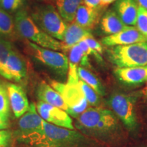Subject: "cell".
<instances>
[{
    "label": "cell",
    "mask_w": 147,
    "mask_h": 147,
    "mask_svg": "<svg viewBox=\"0 0 147 147\" xmlns=\"http://www.w3.org/2000/svg\"><path fill=\"white\" fill-rule=\"evenodd\" d=\"M119 127V120L110 110L106 109L91 135L97 137H107L115 134Z\"/></svg>",
    "instance_id": "ac0fdd59"
},
{
    "label": "cell",
    "mask_w": 147,
    "mask_h": 147,
    "mask_svg": "<svg viewBox=\"0 0 147 147\" xmlns=\"http://www.w3.org/2000/svg\"><path fill=\"white\" fill-rule=\"evenodd\" d=\"M84 41L87 42V44L89 45V47L91 48L92 50H93L95 52L99 53V54L102 55L103 53V47L102 45H101L98 41L93 38V36L87 37L84 40Z\"/></svg>",
    "instance_id": "f546056e"
},
{
    "label": "cell",
    "mask_w": 147,
    "mask_h": 147,
    "mask_svg": "<svg viewBox=\"0 0 147 147\" xmlns=\"http://www.w3.org/2000/svg\"><path fill=\"white\" fill-rule=\"evenodd\" d=\"M115 75L119 81L129 85H138L147 82V65L117 67Z\"/></svg>",
    "instance_id": "4fadbf2b"
},
{
    "label": "cell",
    "mask_w": 147,
    "mask_h": 147,
    "mask_svg": "<svg viewBox=\"0 0 147 147\" xmlns=\"http://www.w3.org/2000/svg\"><path fill=\"white\" fill-rule=\"evenodd\" d=\"M14 21L16 32L19 36L45 49L65 51L63 42L49 36L40 29L26 10L17 11Z\"/></svg>",
    "instance_id": "6da1fadb"
},
{
    "label": "cell",
    "mask_w": 147,
    "mask_h": 147,
    "mask_svg": "<svg viewBox=\"0 0 147 147\" xmlns=\"http://www.w3.org/2000/svg\"><path fill=\"white\" fill-rule=\"evenodd\" d=\"M139 7L147 10V0H136Z\"/></svg>",
    "instance_id": "836d02e7"
},
{
    "label": "cell",
    "mask_w": 147,
    "mask_h": 147,
    "mask_svg": "<svg viewBox=\"0 0 147 147\" xmlns=\"http://www.w3.org/2000/svg\"><path fill=\"white\" fill-rule=\"evenodd\" d=\"M12 49L13 48L10 41L0 39V75L6 79L8 78L6 69L7 61Z\"/></svg>",
    "instance_id": "d4e9b609"
},
{
    "label": "cell",
    "mask_w": 147,
    "mask_h": 147,
    "mask_svg": "<svg viewBox=\"0 0 147 147\" xmlns=\"http://www.w3.org/2000/svg\"><path fill=\"white\" fill-rule=\"evenodd\" d=\"M31 16L44 32L55 39L63 41L67 23L53 5L47 3L35 7Z\"/></svg>",
    "instance_id": "3957f363"
},
{
    "label": "cell",
    "mask_w": 147,
    "mask_h": 147,
    "mask_svg": "<svg viewBox=\"0 0 147 147\" xmlns=\"http://www.w3.org/2000/svg\"><path fill=\"white\" fill-rule=\"evenodd\" d=\"M84 3L87 6L93 9L100 10L102 8L101 5V0H83Z\"/></svg>",
    "instance_id": "1f68e13d"
},
{
    "label": "cell",
    "mask_w": 147,
    "mask_h": 147,
    "mask_svg": "<svg viewBox=\"0 0 147 147\" xmlns=\"http://www.w3.org/2000/svg\"><path fill=\"white\" fill-rule=\"evenodd\" d=\"M117 0H101V5H102V7H105L107 6V5H110V3L115 2Z\"/></svg>",
    "instance_id": "e575fe53"
},
{
    "label": "cell",
    "mask_w": 147,
    "mask_h": 147,
    "mask_svg": "<svg viewBox=\"0 0 147 147\" xmlns=\"http://www.w3.org/2000/svg\"><path fill=\"white\" fill-rule=\"evenodd\" d=\"M136 28L147 40V10L139 7L136 22Z\"/></svg>",
    "instance_id": "83f0119b"
},
{
    "label": "cell",
    "mask_w": 147,
    "mask_h": 147,
    "mask_svg": "<svg viewBox=\"0 0 147 147\" xmlns=\"http://www.w3.org/2000/svg\"><path fill=\"white\" fill-rule=\"evenodd\" d=\"M20 135L27 142L40 146L45 138L43 119L40 117L34 103L18 121Z\"/></svg>",
    "instance_id": "5b68a950"
},
{
    "label": "cell",
    "mask_w": 147,
    "mask_h": 147,
    "mask_svg": "<svg viewBox=\"0 0 147 147\" xmlns=\"http://www.w3.org/2000/svg\"><path fill=\"white\" fill-rule=\"evenodd\" d=\"M56 9L62 18L67 24L74 21L75 16L83 0H54Z\"/></svg>",
    "instance_id": "44dd1931"
},
{
    "label": "cell",
    "mask_w": 147,
    "mask_h": 147,
    "mask_svg": "<svg viewBox=\"0 0 147 147\" xmlns=\"http://www.w3.org/2000/svg\"><path fill=\"white\" fill-rule=\"evenodd\" d=\"M143 42H147L146 39L136 27L133 26H129L121 32L104 37L102 40V45L109 47L129 45Z\"/></svg>",
    "instance_id": "30bf717a"
},
{
    "label": "cell",
    "mask_w": 147,
    "mask_h": 147,
    "mask_svg": "<svg viewBox=\"0 0 147 147\" xmlns=\"http://www.w3.org/2000/svg\"><path fill=\"white\" fill-rule=\"evenodd\" d=\"M143 93H144L146 96H147V84H146V87H145L144 88V89H143Z\"/></svg>",
    "instance_id": "d590c367"
},
{
    "label": "cell",
    "mask_w": 147,
    "mask_h": 147,
    "mask_svg": "<svg viewBox=\"0 0 147 147\" xmlns=\"http://www.w3.org/2000/svg\"><path fill=\"white\" fill-rule=\"evenodd\" d=\"M108 105L119 121L130 131H134L138 126L135 111V99L131 95L115 93L110 95Z\"/></svg>",
    "instance_id": "52a82bcc"
},
{
    "label": "cell",
    "mask_w": 147,
    "mask_h": 147,
    "mask_svg": "<svg viewBox=\"0 0 147 147\" xmlns=\"http://www.w3.org/2000/svg\"><path fill=\"white\" fill-rule=\"evenodd\" d=\"M78 85L89 105H91L93 107H98L100 104V95L88 84L80 79L78 81Z\"/></svg>",
    "instance_id": "484cf974"
},
{
    "label": "cell",
    "mask_w": 147,
    "mask_h": 147,
    "mask_svg": "<svg viewBox=\"0 0 147 147\" xmlns=\"http://www.w3.org/2000/svg\"><path fill=\"white\" fill-rule=\"evenodd\" d=\"M36 106L38 114L45 121L61 127L74 129L71 117L65 110L41 101Z\"/></svg>",
    "instance_id": "9c48e42d"
},
{
    "label": "cell",
    "mask_w": 147,
    "mask_h": 147,
    "mask_svg": "<svg viewBox=\"0 0 147 147\" xmlns=\"http://www.w3.org/2000/svg\"><path fill=\"white\" fill-rule=\"evenodd\" d=\"M6 69L8 80L20 82L26 76L27 71L26 63L21 55L14 49H12L9 54Z\"/></svg>",
    "instance_id": "9a60e30c"
},
{
    "label": "cell",
    "mask_w": 147,
    "mask_h": 147,
    "mask_svg": "<svg viewBox=\"0 0 147 147\" xmlns=\"http://www.w3.org/2000/svg\"><path fill=\"white\" fill-rule=\"evenodd\" d=\"M107 53L109 60L117 67L147 65V42L112 47Z\"/></svg>",
    "instance_id": "7a4b0ae2"
},
{
    "label": "cell",
    "mask_w": 147,
    "mask_h": 147,
    "mask_svg": "<svg viewBox=\"0 0 147 147\" xmlns=\"http://www.w3.org/2000/svg\"><path fill=\"white\" fill-rule=\"evenodd\" d=\"M139 5L136 0H117L114 10L127 26L136 25Z\"/></svg>",
    "instance_id": "5bb4252c"
},
{
    "label": "cell",
    "mask_w": 147,
    "mask_h": 147,
    "mask_svg": "<svg viewBox=\"0 0 147 147\" xmlns=\"http://www.w3.org/2000/svg\"><path fill=\"white\" fill-rule=\"evenodd\" d=\"M68 52L69 65L78 67V65L84 68H91L89 56L81 50L78 45L69 48Z\"/></svg>",
    "instance_id": "cb8c5ba5"
},
{
    "label": "cell",
    "mask_w": 147,
    "mask_h": 147,
    "mask_svg": "<svg viewBox=\"0 0 147 147\" xmlns=\"http://www.w3.org/2000/svg\"><path fill=\"white\" fill-rule=\"evenodd\" d=\"M0 35L11 41L18 39L14 18L6 11L0 8Z\"/></svg>",
    "instance_id": "7402d4cb"
},
{
    "label": "cell",
    "mask_w": 147,
    "mask_h": 147,
    "mask_svg": "<svg viewBox=\"0 0 147 147\" xmlns=\"http://www.w3.org/2000/svg\"><path fill=\"white\" fill-rule=\"evenodd\" d=\"M106 109L98 107L87 108L76 118L75 125L82 133L91 135Z\"/></svg>",
    "instance_id": "7c38bea8"
},
{
    "label": "cell",
    "mask_w": 147,
    "mask_h": 147,
    "mask_svg": "<svg viewBox=\"0 0 147 147\" xmlns=\"http://www.w3.org/2000/svg\"><path fill=\"white\" fill-rule=\"evenodd\" d=\"M45 138L40 147H87L89 143L80 132L61 127L43 120Z\"/></svg>",
    "instance_id": "277c9868"
},
{
    "label": "cell",
    "mask_w": 147,
    "mask_h": 147,
    "mask_svg": "<svg viewBox=\"0 0 147 147\" xmlns=\"http://www.w3.org/2000/svg\"><path fill=\"white\" fill-rule=\"evenodd\" d=\"M91 30L80 26L74 21L67 24V27L64 33L63 39L62 41L65 48L64 52H67L69 48L78 45L79 42L87 37L91 36Z\"/></svg>",
    "instance_id": "e0dca14e"
},
{
    "label": "cell",
    "mask_w": 147,
    "mask_h": 147,
    "mask_svg": "<svg viewBox=\"0 0 147 147\" xmlns=\"http://www.w3.org/2000/svg\"><path fill=\"white\" fill-rule=\"evenodd\" d=\"M51 86L63 97L68 107V115L76 119L88 108L89 104L77 83L65 84L55 80H51Z\"/></svg>",
    "instance_id": "ba28073f"
},
{
    "label": "cell",
    "mask_w": 147,
    "mask_h": 147,
    "mask_svg": "<svg viewBox=\"0 0 147 147\" xmlns=\"http://www.w3.org/2000/svg\"><path fill=\"white\" fill-rule=\"evenodd\" d=\"M25 45L28 53L47 66L55 74L61 77L67 75L69 69L68 57L59 51L45 49L27 40Z\"/></svg>",
    "instance_id": "8992f818"
},
{
    "label": "cell",
    "mask_w": 147,
    "mask_h": 147,
    "mask_svg": "<svg viewBox=\"0 0 147 147\" xmlns=\"http://www.w3.org/2000/svg\"><path fill=\"white\" fill-rule=\"evenodd\" d=\"M42 1H45V2H46V3H48L51 2V0H42Z\"/></svg>",
    "instance_id": "8d00e7d4"
},
{
    "label": "cell",
    "mask_w": 147,
    "mask_h": 147,
    "mask_svg": "<svg viewBox=\"0 0 147 147\" xmlns=\"http://www.w3.org/2000/svg\"><path fill=\"white\" fill-rule=\"evenodd\" d=\"M11 139V133L7 130L0 131V147H8Z\"/></svg>",
    "instance_id": "4dcf8cb0"
},
{
    "label": "cell",
    "mask_w": 147,
    "mask_h": 147,
    "mask_svg": "<svg viewBox=\"0 0 147 147\" xmlns=\"http://www.w3.org/2000/svg\"><path fill=\"white\" fill-rule=\"evenodd\" d=\"M8 127V117L0 113V131Z\"/></svg>",
    "instance_id": "d6a6232c"
},
{
    "label": "cell",
    "mask_w": 147,
    "mask_h": 147,
    "mask_svg": "<svg viewBox=\"0 0 147 147\" xmlns=\"http://www.w3.org/2000/svg\"><path fill=\"white\" fill-rule=\"evenodd\" d=\"M25 0H0V8L10 12H16L21 10Z\"/></svg>",
    "instance_id": "f1b7e54d"
},
{
    "label": "cell",
    "mask_w": 147,
    "mask_h": 147,
    "mask_svg": "<svg viewBox=\"0 0 147 147\" xmlns=\"http://www.w3.org/2000/svg\"><path fill=\"white\" fill-rule=\"evenodd\" d=\"M37 94L40 101L65 110L68 114V107L66 105L63 97L46 82L42 81L39 84Z\"/></svg>",
    "instance_id": "2e32d148"
},
{
    "label": "cell",
    "mask_w": 147,
    "mask_h": 147,
    "mask_svg": "<svg viewBox=\"0 0 147 147\" xmlns=\"http://www.w3.org/2000/svg\"><path fill=\"white\" fill-rule=\"evenodd\" d=\"M128 27L113 9L106 11L100 20L101 29L107 36L117 34Z\"/></svg>",
    "instance_id": "d6986e66"
},
{
    "label": "cell",
    "mask_w": 147,
    "mask_h": 147,
    "mask_svg": "<svg viewBox=\"0 0 147 147\" xmlns=\"http://www.w3.org/2000/svg\"><path fill=\"white\" fill-rule=\"evenodd\" d=\"M77 73H78L79 79L88 84L100 96L105 95V88L94 74L90 71L88 69L84 68L83 67H80V66L78 67Z\"/></svg>",
    "instance_id": "603a6c76"
},
{
    "label": "cell",
    "mask_w": 147,
    "mask_h": 147,
    "mask_svg": "<svg viewBox=\"0 0 147 147\" xmlns=\"http://www.w3.org/2000/svg\"><path fill=\"white\" fill-rule=\"evenodd\" d=\"M0 113L7 117L10 114V101L6 85L0 81Z\"/></svg>",
    "instance_id": "4316f807"
},
{
    "label": "cell",
    "mask_w": 147,
    "mask_h": 147,
    "mask_svg": "<svg viewBox=\"0 0 147 147\" xmlns=\"http://www.w3.org/2000/svg\"><path fill=\"white\" fill-rule=\"evenodd\" d=\"M99 11L100 10L91 8L82 3L78 8L74 21L80 26L91 30L98 23Z\"/></svg>",
    "instance_id": "ffe728a7"
},
{
    "label": "cell",
    "mask_w": 147,
    "mask_h": 147,
    "mask_svg": "<svg viewBox=\"0 0 147 147\" xmlns=\"http://www.w3.org/2000/svg\"><path fill=\"white\" fill-rule=\"evenodd\" d=\"M6 87L11 109L14 116L20 118L29 110L30 106L26 93L23 88L17 84L8 83Z\"/></svg>",
    "instance_id": "8fae6325"
}]
</instances>
